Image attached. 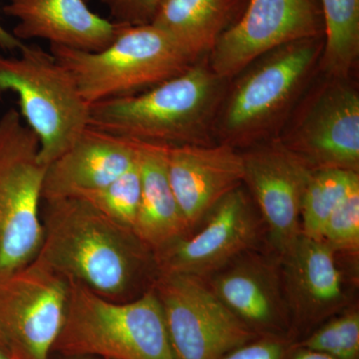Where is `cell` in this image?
<instances>
[{"label": "cell", "instance_id": "277c9868", "mask_svg": "<svg viewBox=\"0 0 359 359\" xmlns=\"http://www.w3.org/2000/svg\"><path fill=\"white\" fill-rule=\"evenodd\" d=\"M323 50V36L292 42L245 68L222 101L214 128L219 143L242 150L271 139L308 84Z\"/></svg>", "mask_w": 359, "mask_h": 359}, {"label": "cell", "instance_id": "cb8c5ba5", "mask_svg": "<svg viewBox=\"0 0 359 359\" xmlns=\"http://www.w3.org/2000/svg\"><path fill=\"white\" fill-rule=\"evenodd\" d=\"M294 344L337 359H359L358 304H351L328 318Z\"/></svg>", "mask_w": 359, "mask_h": 359}, {"label": "cell", "instance_id": "e0dca14e", "mask_svg": "<svg viewBox=\"0 0 359 359\" xmlns=\"http://www.w3.org/2000/svg\"><path fill=\"white\" fill-rule=\"evenodd\" d=\"M137 159L138 144L87 127L67 151L47 166L42 201L98 190L133 168Z\"/></svg>", "mask_w": 359, "mask_h": 359}, {"label": "cell", "instance_id": "8992f818", "mask_svg": "<svg viewBox=\"0 0 359 359\" xmlns=\"http://www.w3.org/2000/svg\"><path fill=\"white\" fill-rule=\"evenodd\" d=\"M18 51L0 53V98L18 96L21 117L39 138L40 162L48 166L89 127L90 105L50 51L25 42Z\"/></svg>", "mask_w": 359, "mask_h": 359}, {"label": "cell", "instance_id": "3957f363", "mask_svg": "<svg viewBox=\"0 0 359 359\" xmlns=\"http://www.w3.org/2000/svg\"><path fill=\"white\" fill-rule=\"evenodd\" d=\"M53 351L105 359H177L159 299L152 287L115 302L69 283L62 330Z\"/></svg>", "mask_w": 359, "mask_h": 359}, {"label": "cell", "instance_id": "484cf974", "mask_svg": "<svg viewBox=\"0 0 359 359\" xmlns=\"http://www.w3.org/2000/svg\"><path fill=\"white\" fill-rule=\"evenodd\" d=\"M107 7L111 18L123 25H150L162 0H99Z\"/></svg>", "mask_w": 359, "mask_h": 359}, {"label": "cell", "instance_id": "9c48e42d", "mask_svg": "<svg viewBox=\"0 0 359 359\" xmlns=\"http://www.w3.org/2000/svg\"><path fill=\"white\" fill-rule=\"evenodd\" d=\"M151 287L177 359H221L259 337L222 304L204 278L157 273Z\"/></svg>", "mask_w": 359, "mask_h": 359}, {"label": "cell", "instance_id": "d4e9b609", "mask_svg": "<svg viewBox=\"0 0 359 359\" xmlns=\"http://www.w3.org/2000/svg\"><path fill=\"white\" fill-rule=\"evenodd\" d=\"M320 240L339 252L359 255V184L339 203L325 224Z\"/></svg>", "mask_w": 359, "mask_h": 359}, {"label": "cell", "instance_id": "4fadbf2b", "mask_svg": "<svg viewBox=\"0 0 359 359\" xmlns=\"http://www.w3.org/2000/svg\"><path fill=\"white\" fill-rule=\"evenodd\" d=\"M327 77L280 142L313 171L359 173V94L347 78Z\"/></svg>", "mask_w": 359, "mask_h": 359}, {"label": "cell", "instance_id": "9a60e30c", "mask_svg": "<svg viewBox=\"0 0 359 359\" xmlns=\"http://www.w3.org/2000/svg\"><path fill=\"white\" fill-rule=\"evenodd\" d=\"M204 280L222 304L257 337L294 339L280 255L269 245L241 255Z\"/></svg>", "mask_w": 359, "mask_h": 359}, {"label": "cell", "instance_id": "52a82bcc", "mask_svg": "<svg viewBox=\"0 0 359 359\" xmlns=\"http://www.w3.org/2000/svg\"><path fill=\"white\" fill-rule=\"evenodd\" d=\"M39 141L20 111L0 117V278L34 261L43 226L40 203L46 168Z\"/></svg>", "mask_w": 359, "mask_h": 359}, {"label": "cell", "instance_id": "d6986e66", "mask_svg": "<svg viewBox=\"0 0 359 359\" xmlns=\"http://www.w3.org/2000/svg\"><path fill=\"white\" fill-rule=\"evenodd\" d=\"M167 148L138 144L141 202L134 233L155 254L190 233L170 184Z\"/></svg>", "mask_w": 359, "mask_h": 359}, {"label": "cell", "instance_id": "5bb4252c", "mask_svg": "<svg viewBox=\"0 0 359 359\" xmlns=\"http://www.w3.org/2000/svg\"><path fill=\"white\" fill-rule=\"evenodd\" d=\"M241 151L243 184L264 219L269 247L283 255L302 235V200L313 171L278 137Z\"/></svg>", "mask_w": 359, "mask_h": 359}, {"label": "cell", "instance_id": "ac0fdd59", "mask_svg": "<svg viewBox=\"0 0 359 359\" xmlns=\"http://www.w3.org/2000/svg\"><path fill=\"white\" fill-rule=\"evenodd\" d=\"M4 13L15 18V39H43L50 45L97 52L109 46L123 25L93 13L85 0H7Z\"/></svg>", "mask_w": 359, "mask_h": 359}, {"label": "cell", "instance_id": "83f0119b", "mask_svg": "<svg viewBox=\"0 0 359 359\" xmlns=\"http://www.w3.org/2000/svg\"><path fill=\"white\" fill-rule=\"evenodd\" d=\"M287 359H337L320 351H311L306 347L297 346L292 344Z\"/></svg>", "mask_w": 359, "mask_h": 359}, {"label": "cell", "instance_id": "8fae6325", "mask_svg": "<svg viewBox=\"0 0 359 359\" xmlns=\"http://www.w3.org/2000/svg\"><path fill=\"white\" fill-rule=\"evenodd\" d=\"M268 244L264 219L241 185L224 196L199 226L156 252L158 273L205 278L236 257Z\"/></svg>", "mask_w": 359, "mask_h": 359}, {"label": "cell", "instance_id": "7a4b0ae2", "mask_svg": "<svg viewBox=\"0 0 359 359\" xmlns=\"http://www.w3.org/2000/svg\"><path fill=\"white\" fill-rule=\"evenodd\" d=\"M226 81L199 59L147 91L92 104L89 127L163 147L210 144Z\"/></svg>", "mask_w": 359, "mask_h": 359}, {"label": "cell", "instance_id": "6da1fadb", "mask_svg": "<svg viewBox=\"0 0 359 359\" xmlns=\"http://www.w3.org/2000/svg\"><path fill=\"white\" fill-rule=\"evenodd\" d=\"M43 235L35 259L68 283L115 302L150 289L155 252L135 235L79 197L46 201Z\"/></svg>", "mask_w": 359, "mask_h": 359}, {"label": "cell", "instance_id": "4dcf8cb0", "mask_svg": "<svg viewBox=\"0 0 359 359\" xmlns=\"http://www.w3.org/2000/svg\"><path fill=\"white\" fill-rule=\"evenodd\" d=\"M81 359H92V358H88V356H82V358H80Z\"/></svg>", "mask_w": 359, "mask_h": 359}, {"label": "cell", "instance_id": "603a6c76", "mask_svg": "<svg viewBox=\"0 0 359 359\" xmlns=\"http://www.w3.org/2000/svg\"><path fill=\"white\" fill-rule=\"evenodd\" d=\"M78 197L93 205L113 223L134 231L141 202L138 165H135L108 185Z\"/></svg>", "mask_w": 359, "mask_h": 359}, {"label": "cell", "instance_id": "44dd1931", "mask_svg": "<svg viewBox=\"0 0 359 359\" xmlns=\"http://www.w3.org/2000/svg\"><path fill=\"white\" fill-rule=\"evenodd\" d=\"M323 50L320 67L328 77L347 78L359 55V0H320Z\"/></svg>", "mask_w": 359, "mask_h": 359}, {"label": "cell", "instance_id": "7402d4cb", "mask_svg": "<svg viewBox=\"0 0 359 359\" xmlns=\"http://www.w3.org/2000/svg\"><path fill=\"white\" fill-rule=\"evenodd\" d=\"M359 184L358 172L344 170L314 171L302 200V233L320 238L325 224L339 203Z\"/></svg>", "mask_w": 359, "mask_h": 359}, {"label": "cell", "instance_id": "1f68e13d", "mask_svg": "<svg viewBox=\"0 0 359 359\" xmlns=\"http://www.w3.org/2000/svg\"><path fill=\"white\" fill-rule=\"evenodd\" d=\"M85 1L88 2V1H90V0H85Z\"/></svg>", "mask_w": 359, "mask_h": 359}, {"label": "cell", "instance_id": "4316f807", "mask_svg": "<svg viewBox=\"0 0 359 359\" xmlns=\"http://www.w3.org/2000/svg\"><path fill=\"white\" fill-rule=\"evenodd\" d=\"M294 342L290 337H259L221 359H287Z\"/></svg>", "mask_w": 359, "mask_h": 359}, {"label": "cell", "instance_id": "30bf717a", "mask_svg": "<svg viewBox=\"0 0 359 359\" xmlns=\"http://www.w3.org/2000/svg\"><path fill=\"white\" fill-rule=\"evenodd\" d=\"M68 297L69 283L36 259L0 278V346L13 359H49Z\"/></svg>", "mask_w": 359, "mask_h": 359}, {"label": "cell", "instance_id": "5b68a950", "mask_svg": "<svg viewBox=\"0 0 359 359\" xmlns=\"http://www.w3.org/2000/svg\"><path fill=\"white\" fill-rule=\"evenodd\" d=\"M50 52L69 71L89 105L147 91L196 62L152 23L123 25L100 51L50 45Z\"/></svg>", "mask_w": 359, "mask_h": 359}, {"label": "cell", "instance_id": "ba28073f", "mask_svg": "<svg viewBox=\"0 0 359 359\" xmlns=\"http://www.w3.org/2000/svg\"><path fill=\"white\" fill-rule=\"evenodd\" d=\"M358 256L302 235L280 255L292 337L304 339L328 318L355 304Z\"/></svg>", "mask_w": 359, "mask_h": 359}, {"label": "cell", "instance_id": "f1b7e54d", "mask_svg": "<svg viewBox=\"0 0 359 359\" xmlns=\"http://www.w3.org/2000/svg\"><path fill=\"white\" fill-rule=\"evenodd\" d=\"M25 42L15 39L11 32L4 28L0 23V48L4 51L20 50Z\"/></svg>", "mask_w": 359, "mask_h": 359}, {"label": "cell", "instance_id": "2e32d148", "mask_svg": "<svg viewBox=\"0 0 359 359\" xmlns=\"http://www.w3.org/2000/svg\"><path fill=\"white\" fill-rule=\"evenodd\" d=\"M167 169L190 233L244 179L242 151L224 143L168 147Z\"/></svg>", "mask_w": 359, "mask_h": 359}, {"label": "cell", "instance_id": "ffe728a7", "mask_svg": "<svg viewBox=\"0 0 359 359\" xmlns=\"http://www.w3.org/2000/svg\"><path fill=\"white\" fill-rule=\"evenodd\" d=\"M238 0H162L152 25L197 61L230 26Z\"/></svg>", "mask_w": 359, "mask_h": 359}, {"label": "cell", "instance_id": "7c38bea8", "mask_svg": "<svg viewBox=\"0 0 359 359\" xmlns=\"http://www.w3.org/2000/svg\"><path fill=\"white\" fill-rule=\"evenodd\" d=\"M323 35L314 0H250L242 18L217 40L208 65L222 79H231L278 47Z\"/></svg>", "mask_w": 359, "mask_h": 359}, {"label": "cell", "instance_id": "f546056e", "mask_svg": "<svg viewBox=\"0 0 359 359\" xmlns=\"http://www.w3.org/2000/svg\"><path fill=\"white\" fill-rule=\"evenodd\" d=\"M0 359H13L4 347L0 346Z\"/></svg>", "mask_w": 359, "mask_h": 359}]
</instances>
